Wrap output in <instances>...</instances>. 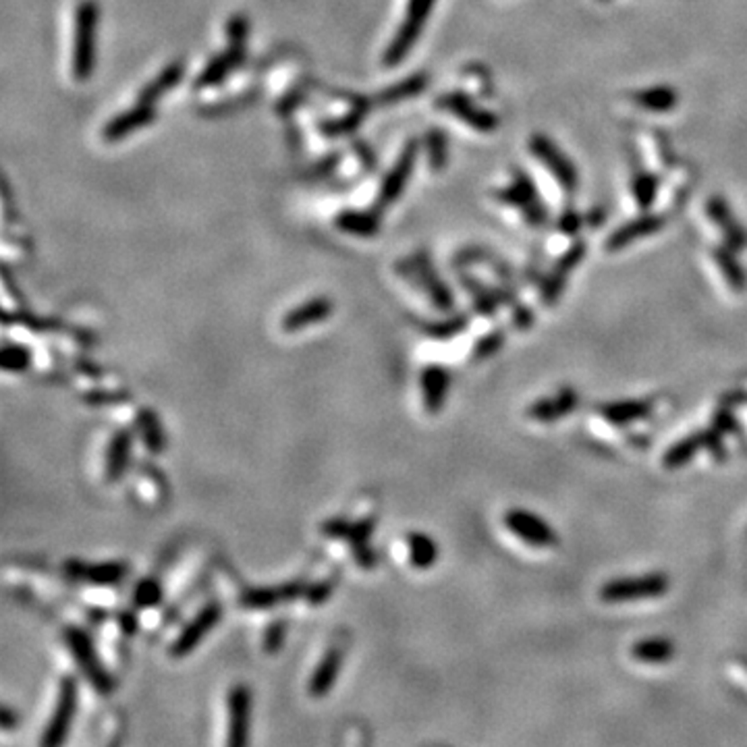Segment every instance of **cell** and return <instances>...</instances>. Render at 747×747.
Masks as SVG:
<instances>
[{"mask_svg": "<svg viewBox=\"0 0 747 747\" xmlns=\"http://www.w3.org/2000/svg\"><path fill=\"white\" fill-rule=\"evenodd\" d=\"M463 282H466V287L469 289V293L474 295V301H476V309H477V312L486 314V316H493L496 312V299L493 298V295H490L486 291V289H484L476 279L466 277V279H463Z\"/></svg>", "mask_w": 747, "mask_h": 747, "instance_id": "cell-42", "label": "cell"}, {"mask_svg": "<svg viewBox=\"0 0 747 747\" xmlns=\"http://www.w3.org/2000/svg\"><path fill=\"white\" fill-rule=\"evenodd\" d=\"M715 428L723 434H735L737 432V422L735 415H733V405H726V403H720V409L715 415Z\"/></svg>", "mask_w": 747, "mask_h": 747, "instance_id": "cell-46", "label": "cell"}, {"mask_svg": "<svg viewBox=\"0 0 747 747\" xmlns=\"http://www.w3.org/2000/svg\"><path fill=\"white\" fill-rule=\"evenodd\" d=\"M228 735L227 743L241 747L249 742V725H252V691L247 685H233L227 698Z\"/></svg>", "mask_w": 747, "mask_h": 747, "instance_id": "cell-12", "label": "cell"}, {"mask_svg": "<svg viewBox=\"0 0 747 747\" xmlns=\"http://www.w3.org/2000/svg\"><path fill=\"white\" fill-rule=\"evenodd\" d=\"M77 696H79V691H77L76 677H71V675L63 677V681H60V688H58L55 712H52L49 725H46V729H44V735L42 739H40V743H42L44 747H57L67 742L73 720H76Z\"/></svg>", "mask_w": 747, "mask_h": 747, "instance_id": "cell-6", "label": "cell"}, {"mask_svg": "<svg viewBox=\"0 0 747 747\" xmlns=\"http://www.w3.org/2000/svg\"><path fill=\"white\" fill-rule=\"evenodd\" d=\"M65 571L76 580H85L92 585H114L127 575V563L111 561L100 565H82L76 561L65 563Z\"/></svg>", "mask_w": 747, "mask_h": 747, "instance_id": "cell-21", "label": "cell"}, {"mask_svg": "<svg viewBox=\"0 0 747 747\" xmlns=\"http://www.w3.org/2000/svg\"><path fill=\"white\" fill-rule=\"evenodd\" d=\"M96 25L98 4L93 0H82L76 9V28H73V57L71 71L77 82H87L96 65Z\"/></svg>", "mask_w": 747, "mask_h": 747, "instance_id": "cell-1", "label": "cell"}, {"mask_svg": "<svg viewBox=\"0 0 747 747\" xmlns=\"http://www.w3.org/2000/svg\"><path fill=\"white\" fill-rule=\"evenodd\" d=\"M706 214L720 228V233L725 237V245L735 249V252L747 247V231L742 227V222L735 218L731 206L720 195L708 198V201H706Z\"/></svg>", "mask_w": 747, "mask_h": 747, "instance_id": "cell-16", "label": "cell"}, {"mask_svg": "<svg viewBox=\"0 0 747 747\" xmlns=\"http://www.w3.org/2000/svg\"><path fill=\"white\" fill-rule=\"evenodd\" d=\"M0 363H3L4 372L22 374L31 366V351L25 345H17V342H4L3 355H0Z\"/></svg>", "mask_w": 747, "mask_h": 747, "instance_id": "cell-37", "label": "cell"}, {"mask_svg": "<svg viewBox=\"0 0 747 747\" xmlns=\"http://www.w3.org/2000/svg\"><path fill=\"white\" fill-rule=\"evenodd\" d=\"M154 120H156V106L138 102L131 109L114 114L109 123L102 127V139L106 144H117V141L129 138L131 133L152 125Z\"/></svg>", "mask_w": 747, "mask_h": 747, "instance_id": "cell-14", "label": "cell"}, {"mask_svg": "<svg viewBox=\"0 0 747 747\" xmlns=\"http://www.w3.org/2000/svg\"><path fill=\"white\" fill-rule=\"evenodd\" d=\"M287 637V623L285 621H272L264 631V652L266 654H277L280 652L282 644Z\"/></svg>", "mask_w": 747, "mask_h": 747, "instance_id": "cell-44", "label": "cell"}, {"mask_svg": "<svg viewBox=\"0 0 747 747\" xmlns=\"http://www.w3.org/2000/svg\"><path fill=\"white\" fill-rule=\"evenodd\" d=\"M423 152H426L428 166L432 173H442L449 163V138L440 127L428 129L423 138Z\"/></svg>", "mask_w": 747, "mask_h": 747, "instance_id": "cell-35", "label": "cell"}, {"mask_svg": "<svg viewBox=\"0 0 747 747\" xmlns=\"http://www.w3.org/2000/svg\"><path fill=\"white\" fill-rule=\"evenodd\" d=\"M675 644L669 637H645L631 648V654H634L636 661L645 664L669 663L675 656Z\"/></svg>", "mask_w": 747, "mask_h": 747, "instance_id": "cell-31", "label": "cell"}, {"mask_svg": "<svg viewBox=\"0 0 747 747\" xmlns=\"http://www.w3.org/2000/svg\"><path fill=\"white\" fill-rule=\"evenodd\" d=\"M129 459H131V434L127 432V430H119V432L112 436L109 450H106V480L119 482L127 471V467H129Z\"/></svg>", "mask_w": 747, "mask_h": 747, "instance_id": "cell-27", "label": "cell"}, {"mask_svg": "<svg viewBox=\"0 0 747 747\" xmlns=\"http://www.w3.org/2000/svg\"><path fill=\"white\" fill-rule=\"evenodd\" d=\"M652 409H654V401H615L600 403L596 412L612 426H627V423L645 420Z\"/></svg>", "mask_w": 747, "mask_h": 747, "instance_id": "cell-24", "label": "cell"}, {"mask_svg": "<svg viewBox=\"0 0 747 747\" xmlns=\"http://www.w3.org/2000/svg\"><path fill=\"white\" fill-rule=\"evenodd\" d=\"M504 526L509 528L511 534H515L520 540H523L529 547L536 548H548L556 544V531L553 526L540 520L536 513L526 509H511L504 515Z\"/></svg>", "mask_w": 747, "mask_h": 747, "instance_id": "cell-11", "label": "cell"}, {"mask_svg": "<svg viewBox=\"0 0 747 747\" xmlns=\"http://www.w3.org/2000/svg\"><path fill=\"white\" fill-rule=\"evenodd\" d=\"M702 449H706V432L691 434V436H688V439L675 442L669 450H666V455L663 457L664 467L666 469H679V467L688 466V463Z\"/></svg>", "mask_w": 747, "mask_h": 747, "instance_id": "cell-34", "label": "cell"}, {"mask_svg": "<svg viewBox=\"0 0 747 747\" xmlns=\"http://www.w3.org/2000/svg\"><path fill=\"white\" fill-rule=\"evenodd\" d=\"M414 271L417 272V279H420L422 287L426 289L430 299H432V304L440 309V312H449L450 307H453V293H450V289L444 285L442 279L436 274V271L430 264V260L426 255L420 253L414 258Z\"/></svg>", "mask_w": 747, "mask_h": 747, "instance_id": "cell-23", "label": "cell"}, {"mask_svg": "<svg viewBox=\"0 0 747 747\" xmlns=\"http://www.w3.org/2000/svg\"><path fill=\"white\" fill-rule=\"evenodd\" d=\"M428 87V76L426 73H415V76H409L401 79L399 84L387 87L378 93V102L382 106H390L396 102H403V100H409L414 96H420V93Z\"/></svg>", "mask_w": 747, "mask_h": 747, "instance_id": "cell-33", "label": "cell"}, {"mask_svg": "<svg viewBox=\"0 0 747 747\" xmlns=\"http://www.w3.org/2000/svg\"><path fill=\"white\" fill-rule=\"evenodd\" d=\"M558 227H561V231H565L567 235H574L582 228V217H580V214H575L574 210L563 212Z\"/></svg>", "mask_w": 747, "mask_h": 747, "instance_id": "cell-48", "label": "cell"}, {"mask_svg": "<svg viewBox=\"0 0 747 747\" xmlns=\"http://www.w3.org/2000/svg\"><path fill=\"white\" fill-rule=\"evenodd\" d=\"M334 304L328 298H312L306 304L293 307L291 312H287L285 318H282L280 326L285 333H299L307 326L320 325L325 322L328 316L333 314Z\"/></svg>", "mask_w": 747, "mask_h": 747, "instance_id": "cell-18", "label": "cell"}, {"mask_svg": "<svg viewBox=\"0 0 747 747\" xmlns=\"http://www.w3.org/2000/svg\"><path fill=\"white\" fill-rule=\"evenodd\" d=\"M334 590V583L333 582H322L318 585H314L312 590H307V602L309 604H322L326 600L328 596H331V591Z\"/></svg>", "mask_w": 747, "mask_h": 747, "instance_id": "cell-47", "label": "cell"}, {"mask_svg": "<svg viewBox=\"0 0 747 747\" xmlns=\"http://www.w3.org/2000/svg\"><path fill=\"white\" fill-rule=\"evenodd\" d=\"M363 114L366 111L363 109H355L353 112L345 114L342 119H336V120H322L320 123V131L325 138H342L347 136V133L355 131L360 127V123L363 120Z\"/></svg>", "mask_w": 747, "mask_h": 747, "instance_id": "cell-39", "label": "cell"}, {"mask_svg": "<svg viewBox=\"0 0 747 747\" xmlns=\"http://www.w3.org/2000/svg\"><path fill=\"white\" fill-rule=\"evenodd\" d=\"M634 104L648 112H671L679 104L677 92L671 85H654L637 90L634 96Z\"/></svg>", "mask_w": 747, "mask_h": 747, "instance_id": "cell-30", "label": "cell"}, {"mask_svg": "<svg viewBox=\"0 0 747 747\" xmlns=\"http://www.w3.org/2000/svg\"><path fill=\"white\" fill-rule=\"evenodd\" d=\"M466 326H467V318L459 316V318H450L447 322H442V325L428 326V334L436 336V339H449V336H455L457 333H461Z\"/></svg>", "mask_w": 747, "mask_h": 747, "instance_id": "cell-45", "label": "cell"}, {"mask_svg": "<svg viewBox=\"0 0 747 747\" xmlns=\"http://www.w3.org/2000/svg\"><path fill=\"white\" fill-rule=\"evenodd\" d=\"M513 325L521 331H528V328L534 325V312H529L526 307H517L513 316Z\"/></svg>", "mask_w": 747, "mask_h": 747, "instance_id": "cell-49", "label": "cell"}, {"mask_svg": "<svg viewBox=\"0 0 747 747\" xmlns=\"http://www.w3.org/2000/svg\"><path fill=\"white\" fill-rule=\"evenodd\" d=\"M15 723H17V716L13 715V710L9 708V706H4L3 715H0V725H3V729L11 731L13 726H15Z\"/></svg>", "mask_w": 747, "mask_h": 747, "instance_id": "cell-50", "label": "cell"}, {"mask_svg": "<svg viewBox=\"0 0 747 747\" xmlns=\"http://www.w3.org/2000/svg\"><path fill=\"white\" fill-rule=\"evenodd\" d=\"M138 426H139V434H141V440H144L146 444V449L154 455L163 453L165 432H163V426H160L156 412H154V409H139Z\"/></svg>", "mask_w": 747, "mask_h": 747, "instance_id": "cell-36", "label": "cell"}, {"mask_svg": "<svg viewBox=\"0 0 747 747\" xmlns=\"http://www.w3.org/2000/svg\"><path fill=\"white\" fill-rule=\"evenodd\" d=\"M220 618H222L220 602H208L206 607L201 609L183 629H181V634L171 645V654L174 658L190 656L191 652L198 648L201 642H204L206 636L217 627V625L220 623Z\"/></svg>", "mask_w": 747, "mask_h": 747, "instance_id": "cell-10", "label": "cell"}, {"mask_svg": "<svg viewBox=\"0 0 747 747\" xmlns=\"http://www.w3.org/2000/svg\"><path fill=\"white\" fill-rule=\"evenodd\" d=\"M631 190H634V198L637 206L642 210H648V208L654 204L656 193H658V179L648 171L636 173L634 183H631Z\"/></svg>", "mask_w": 747, "mask_h": 747, "instance_id": "cell-38", "label": "cell"}, {"mask_svg": "<svg viewBox=\"0 0 747 747\" xmlns=\"http://www.w3.org/2000/svg\"><path fill=\"white\" fill-rule=\"evenodd\" d=\"M380 225L378 210H341L334 217V227L347 235H355V237H376Z\"/></svg>", "mask_w": 747, "mask_h": 747, "instance_id": "cell-26", "label": "cell"}, {"mask_svg": "<svg viewBox=\"0 0 747 747\" xmlns=\"http://www.w3.org/2000/svg\"><path fill=\"white\" fill-rule=\"evenodd\" d=\"M669 590H671L669 575L663 574V571H654V574L610 580L609 583H604L600 588V600L607 604L652 600V598L664 596Z\"/></svg>", "mask_w": 747, "mask_h": 747, "instance_id": "cell-3", "label": "cell"}, {"mask_svg": "<svg viewBox=\"0 0 747 747\" xmlns=\"http://www.w3.org/2000/svg\"><path fill=\"white\" fill-rule=\"evenodd\" d=\"M585 253H588V244H585V241H577V244H574L567 249V252H565V255H561V260L555 264L553 272L548 274L547 280H544L540 287V299L544 306L556 304L558 298H561L563 289L567 287L569 274L580 266V262L585 258Z\"/></svg>", "mask_w": 747, "mask_h": 747, "instance_id": "cell-13", "label": "cell"}, {"mask_svg": "<svg viewBox=\"0 0 747 747\" xmlns=\"http://www.w3.org/2000/svg\"><path fill=\"white\" fill-rule=\"evenodd\" d=\"M409 547V563L414 565L415 569H430L434 567V563L439 561V544H436L434 538L428 534H422V531H414L407 538Z\"/></svg>", "mask_w": 747, "mask_h": 747, "instance_id": "cell-32", "label": "cell"}, {"mask_svg": "<svg viewBox=\"0 0 747 747\" xmlns=\"http://www.w3.org/2000/svg\"><path fill=\"white\" fill-rule=\"evenodd\" d=\"M342 669V652L339 648L326 650V654L320 658L318 666H316L312 677H309L307 691L312 698L326 696L336 685V679L341 675Z\"/></svg>", "mask_w": 747, "mask_h": 747, "instance_id": "cell-22", "label": "cell"}, {"mask_svg": "<svg viewBox=\"0 0 747 747\" xmlns=\"http://www.w3.org/2000/svg\"><path fill=\"white\" fill-rule=\"evenodd\" d=\"M529 152L540 160L550 174H553L563 191L575 193L577 185H580V174H577V168L571 163V158L553 139L542 136V133H536V136H531L529 139Z\"/></svg>", "mask_w": 747, "mask_h": 747, "instance_id": "cell-7", "label": "cell"}, {"mask_svg": "<svg viewBox=\"0 0 747 747\" xmlns=\"http://www.w3.org/2000/svg\"><path fill=\"white\" fill-rule=\"evenodd\" d=\"M664 225H666V218L663 217V214H652V212L642 214L639 218L625 222V225L618 227L615 233H610L604 247H607L609 253L621 252V249L636 244V241L639 239L656 235Z\"/></svg>", "mask_w": 747, "mask_h": 747, "instance_id": "cell-15", "label": "cell"}, {"mask_svg": "<svg viewBox=\"0 0 747 747\" xmlns=\"http://www.w3.org/2000/svg\"><path fill=\"white\" fill-rule=\"evenodd\" d=\"M434 6L436 0H407L405 19H403L399 30H396L393 40L388 42L385 55H382V63L393 69V67L401 65L409 57V52L414 50L423 28H426L428 17L434 11Z\"/></svg>", "mask_w": 747, "mask_h": 747, "instance_id": "cell-2", "label": "cell"}, {"mask_svg": "<svg viewBox=\"0 0 747 747\" xmlns=\"http://www.w3.org/2000/svg\"><path fill=\"white\" fill-rule=\"evenodd\" d=\"M420 382L423 407H426L428 414L436 415L444 407V403H447V395L450 390V374L439 363H432V366L422 369Z\"/></svg>", "mask_w": 747, "mask_h": 747, "instance_id": "cell-19", "label": "cell"}, {"mask_svg": "<svg viewBox=\"0 0 747 747\" xmlns=\"http://www.w3.org/2000/svg\"><path fill=\"white\" fill-rule=\"evenodd\" d=\"M245 58V46H227L220 55L212 57L204 67V71L195 77V90H206V87L220 85Z\"/></svg>", "mask_w": 747, "mask_h": 747, "instance_id": "cell-17", "label": "cell"}, {"mask_svg": "<svg viewBox=\"0 0 747 747\" xmlns=\"http://www.w3.org/2000/svg\"><path fill=\"white\" fill-rule=\"evenodd\" d=\"M65 639H67V644H69L71 654L73 658H76L79 671H82L87 677V681L92 683V688L100 693H111L112 677L109 675V671L104 669L102 661L98 658L92 637L87 636L84 629L69 627L65 631Z\"/></svg>", "mask_w": 747, "mask_h": 747, "instance_id": "cell-5", "label": "cell"}, {"mask_svg": "<svg viewBox=\"0 0 747 747\" xmlns=\"http://www.w3.org/2000/svg\"><path fill=\"white\" fill-rule=\"evenodd\" d=\"M494 198L498 201H502V204L521 210L523 218H526L528 225H531V227H542L544 222L548 220L547 208L542 206L540 198H538L536 187H534V183H531V179L528 177L526 173L515 171L513 173V183L502 187V190H498L494 193Z\"/></svg>", "mask_w": 747, "mask_h": 747, "instance_id": "cell-8", "label": "cell"}, {"mask_svg": "<svg viewBox=\"0 0 747 747\" xmlns=\"http://www.w3.org/2000/svg\"><path fill=\"white\" fill-rule=\"evenodd\" d=\"M133 602L138 609H154L163 602V585L154 577H144L139 580L136 590H133Z\"/></svg>", "mask_w": 747, "mask_h": 747, "instance_id": "cell-40", "label": "cell"}, {"mask_svg": "<svg viewBox=\"0 0 747 747\" xmlns=\"http://www.w3.org/2000/svg\"><path fill=\"white\" fill-rule=\"evenodd\" d=\"M502 342H504V331H501V328L488 333L486 336H482L474 347V360H488L490 355H494L498 349L502 347Z\"/></svg>", "mask_w": 747, "mask_h": 747, "instance_id": "cell-43", "label": "cell"}, {"mask_svg": "<svg viewBox=\"0 0 747 747\" xmlns=\"http://www.w3.org/2000/svg\"><path fill=\"white\" fill-rule=\"evenodd\" d=\"M249 19L244 13H235V15L228 17L227 22V42L231 46H245L249 38Z\"/></svg>", "mask_w": 747, "mask_h": 747, "instance_id": "cell-41", "label": "cell"}, {"mask_svg": "<svg viewBox=\"0 0 747 747\" xmlns=\"http://www.w3.org/2000/svg\"><path fill=\"white\" fill-rule=\"evenodd\" d=\"M577 401H580V396H577L575 390L571 387H565L558 390L555 396L538 399L534 405L528 409V417L540 423H553L574 412L577 407Z\"/></svg>", "mask_w": 747, "mask_h": 747, "instance_id": "cell-20", "label": "cell"}, {"mask_svg": "<svg viewBox=\"0 0 747 747\" xmlns=\"http://www.w3.org/2000/svg\"><path fill=\"white\" fill-rule=\"evenodd\" d=\"M304 588L301 585H282V588H253L241 596V604L245 609H271L280 600H293Z\"/></svg>", "mask_w": 747, "mask_h": 747, "instance_id": "cell-29", "label": "cell"}, {"mask_svg": "<svg viewBox=\"0 0 747 747\" xmlns=\"http://www.w3.org/2000/svg\"><path fill=\"white\" fill-rule=\"evenodd\" d=\"M436 106H439L440 111L455 114L461 123L469 125L471 129H476L480 133H493L498 129V127H501V119H498L493 111L484 109V106H477L474 100L463 92L442 93V96H439V100H436Z\"/></svg>", "mask_w": 747, "mask_h": 747, "instance_id": "cell-9", "label": "cell"}, {"mask_svg": "<svg viewBox=\"0 0 747 747\" xmlns=\"http://www.w3.org/2000/svg\"><path fill=\"white\" fill-rule=\"evenodd\" d=\"M420 152H422L420 139L412 138L405 141V146H403L401 154L396 156L393 168H390L385 181H382L378 195H376V210L385 212L388 206H393L395 201L401 198L409 183V179H412V174L415 171Z\"/></svg>", "mask_w": 747, "mask_h": 747, "instance_id": "cell-4", "label": "cell"}, {"mask_svg": "<svg viewBox=\"0 0 747 747\" xmlns=\"http://www.w3.org/2000/svg\"><path fill=\"white\" fill-rule=\"evenodd\" d=\"M183 77H185V65L179 63V60H174V63L166 65L165 69L152 79V82H147L144 87H141L138 93V102L156 104L160 98L166 96L168 92H173Z\"/></svg>", "mask_w": 747, "mask_h": 747, "instance_id": "cell-25", "label": "cell"}, {"mask_svg": "<svg viewBox=\"0 0 747 747\" xmlns=\"http://www.w3.org/2000/svg\"><path fill=\"white\" fill-rule=\"evenodd\" d=\"M712 260L716 262L718 271L725 277L731 291L743 293L747 289V274L742 264H739L735 249H731L729 245H718L712 249Z\"/></svg>", "mask_w": 747, "mask_h": 747, "instance_id": "cell-28", "label": "cell"}]
</instances>
